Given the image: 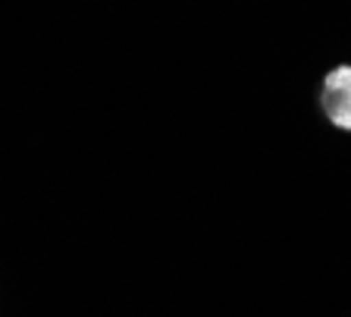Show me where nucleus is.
<instances>
[{"instance_id":"1","label":"nucleus","mask_w":351,"mask_h":317,"mask_svg":"<svg viewBox=\"0 0 351 317\" xmlns=\"http://www.w3.org/2000/svg\"><path fill=\"white\" fill-rule=\"evenodd\" d=\"M320 104L326 110L329 123L351 132V67H336L323 79Z\"/></svg>"}]
</instances>
